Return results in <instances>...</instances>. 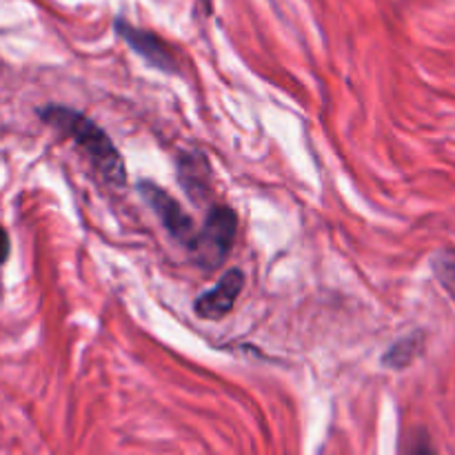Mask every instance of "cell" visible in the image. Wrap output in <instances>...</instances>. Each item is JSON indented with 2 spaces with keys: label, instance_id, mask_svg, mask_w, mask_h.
<instances>
[{
  "label": "cell",
  "instance_id": "cell-10",
  "mask_svg": "<svg viewBox=\"0 0 455 455\" xmlns=\"http://www.w3.org/2000/svg\"><path fill=\"white\" fill-rule=\"evenodd\" d=\"M9 258V235L7 231L0 227V265H4V260Z\"/></svg>",
  "mask_w": 455,
  "mask_h": 455
},
{
  "label": "cell",
  "instance_id": "cell-5",
  "mask_svg": "<svg viewBox=\"0 0 455 455\" xmlns=\"http://www.w3.org/2000/svg\"><path fill=\"white\" fill-rule=\"evenodd\" d=\"M244 287V274L240 269H229L216 287L204 291L198 300L194 302V311L198 318L203 320H222L225 315L231 314L235 307V300L243 293Z\"/></svg>",
  "mask_w": 455,
  "mask_h": 455
},
{
  "label": "cell",
  "instance_id": "cell-9",
  "mask_svg": "<svg viewBox=\"0 0 455 455\" xmlns=\"http://www.w3.org/2000/svg\"><path fill=\"white\" fill-rule=\"evenodd\" d=\"M404 455H438V451H435L434 444H431L429 435H427L425 431H418V434H413L411 438H409L407 453Z\"/></svg>",
  "mask_w": 455,
  "mask_h": 455
},
{
  "label": "cell",
  "instance_id": "cell-3",
  "mask_svg": "<svg viewBox=\"0 0 455 455\" xmlns=\"http://www.w3.org/2000/svg\"><path fill=\"white\" fill-rule=\"evenodd\" d=\"M138 191L145 198V203L154 209V213L160 218L164 229L172 234V238H176L185 247H194V240L198 231H196V225L189 213L176 203V198L151 180H142L138 185Z\"/></svg>",
  "mask_w": 455,
  "mask_h": 455
},
{
  "label": "cell",
  "instance_id": "cell-7",
  "mask_svg": "<svg viewBox=\"0 0 455 455\" xmlns=\"http://www.w3.org/2000/svg\"><path fill=\"white\" fill-rule=\"evenodd\" d=\"M422 351H425V336L420 331H413L387 349V354L382 355V364L389 369H404L413 360L420 358Z\"/></svg>",
  "mask_w": 455,
  "mask_h": 455
},
{
  "label": "cell",
  "instance_id": "cell-1",
  "mask_svg": "<svg viewBox=\"0 0 455 455\" xmlns=\"http://www.w3.org/2000/svg\"><path fill=\"white\" fill-rule=\"evenodd\" d=\"M40 118L69 138L92 163V167L100 173L102 180L111 187H124L127 182V169H124L123 156L116 149L107 132H102L92 118L69 107L49 105L40 111Z\"/></svg>",
  "mask_w": 455,
  "mask_h": 455
},
{
  "label": "cell",
  "instance_id": "cell-6",
  "mask_svg": "<svg viewBox=\"0 0 455 455\" xmlns=\"http://www.w3.org/2000/svg\"><path fill=\"white\" fill-rule=\"evenodd\" d=\"M178 178L194 200L209 194V164L203 154H182L178 158Z\"/></svg>",
  "mask_w": 455,
  "mask_h": 455
},
{
  "label": "cell",
  "instance_id": "cell-8",
  "mask_svg": "<svg viewBox=\"0 0 455 455\" xmlns=\"http://www.w3.org/2000/svg\"><path fill=\"white\" fill-rule=\"evenodd\" d=\"M431 269H434L435 278L443 284L444 291H447L449 296H451V300L455 302V249H440V251L431 258Z\"/></svg>",
  "mask_w": 455,
  "mask_h": 455
},
{
  "label": "cell",
  "instance_id": "cell-2",
  "mask_svg": "<svg viewBox=\"0 0 455 455\" xmlns=\"http://www.w3.org/2000/svg\"><path fill=\"white\" fill-rule=\"evenodd\" d=\"M235 234H238V216L234 209L227 204H213L207 212L203 229L196 234L194 247H191L196 260L204 269H218L231 253Z\"/></svg>",
  "mask_w": 455,
  "mask_h": 455
},
{
  "label": "cell",
  "instance_id": "cell-4",
  "mask_svg": "<svg viewBox=\"0 0 455 455\" xmlns=\"http://www.w3.org/2000/svg\"><path fill=\"white\" fill-rule=\"evenodd\" d=\"M116 31L120 38L142 58L149 67L163 71V74H178V60L173 56L172 47L154 31L140 29V27L129 25L123 18H116Z\"/></svg>",
  "mask_w": 455,
  "mask_h": 455
}]
</instances>
